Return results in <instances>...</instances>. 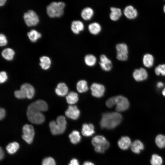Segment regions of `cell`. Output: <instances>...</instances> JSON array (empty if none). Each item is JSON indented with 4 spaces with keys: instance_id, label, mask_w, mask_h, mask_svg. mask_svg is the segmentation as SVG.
Listing matches in <instances>:
<instances>
[{
    "instance_id": "cell-44",
    "label": "cell",
    "mask_w": 165,
    "mask_h": 165,
    "mask_svg": "<svg viewBox=\"0 0 165 165\" xmlns=\"http://www.w3.org/2000/svg\"><path fill=\"white\" fill-rule=\"evenodd\" d=\"M4 156V152L1 147L0 148V159L2 160Z\"/></svg>"
},
{
    "instance_id": "cell-40",
    "label": "cell",
    "mask_w": 165,
    "mask_h": 165,
    "mask_svg": "<svg viewBox=\"0 0 165 165\" xmlns=\"http://www.w3.org/2000/svg\"><path fill=\"white\" fill-rule=\"evenodd\" d=\"M7 40L6 36L3 34L0 35V46H6L7 43Z\"/></svg>"
},
{
    "instance_id": "cell-47",
    "label": "cell",
    "mask_w": 165,
    "mask_h": 165,
    "mask_svg": "<svg viewBox=\"0 0 165 165\" xmlns=\"http://www.w3.org/2000/svg\"><path fill=\"white\" fill-rule=\"evenodd\" d=\"M6 1V0H0V6H3L4 5Z\"/></svg>"
},
{
    "instance_id": "cell-25",
    "label": "cell",
    "mask_w": 165,
    "mask_h": 165,
    "mask_svg": "<svg viewBox=\"0 0 165 165\" xmlns=\"http://www.w3.org/2000/svg\"><path fill=\"white\" fill-rule=\"evenodd\" d=\"M154 58L153 56L150 54H145L143 57V62L144 65L147 68L152 67L154 63Z\"/></svg>"
},
{
    "instance_id": "cell-39",
    "label": "cell",
    "mask_w": 165,
    "mask_h": 165,
    "mask_svg": "<svg viewBox=\"0 0 165 165\" xmlns=\"http://www.w3.org/2000/svg\"><path fill=\"white\" fill-rule=\"evenodd\" d=\"M128 54L121 53L117 52L116 58L119 60L121 61H125L128 58Z\"/></svg>"
},
{
    "instance_id": "cell-24",
    "label": "cell",
    "mask_w": 165,
    "mask_h": 165,
    "mask_svg": "<svg viewBox=\"0 0 165 165\" xmlns=\"http://www.w3.org/2000/svg\"><path fill=\"white\" fill-rule=\"evenodd\" d=\"M15 54L14 51L10 48H6L1 53L2 56L3 58L8 61L12 60Z\"/></svg>"
},
{
    "instance_id": "cell-8",
    "label": "cell",
    "mask_w": 165,
    "mask_h": 165,
    "mask_svg": "<svg viewBox=\"0 0 165 165\" xmlns=\"http://www.w3.org/2000/svg\"><path fill=\"white\" fill-rule=\"evenodd\" d=\"M23 139L28 143L31 144L33 141L35 135V131L32 126L25 124L23 128Z\"/></svg>"
},
{
    "instance_id": "cell-11",
    "label": "cell",
    "mask_w": 165,
    "mask_h": 165,
    "mask_svg": "<svg viewBox=\"0 0 165 165\" xmlns=\"http://www.w3.org/2000/svg\"><path fill=\"white\" fill-rule=\"evenodd\" d=\"M99 64L102 69L106 71H110L112 67L111 61L105 54L100 56Z\"/></svg>"
},
{
    "instance_id": "cell-42",
    "label": "cell",
    "mask_w": 165,
    "mask_h": 165,
    "mask_svg": "<svg viewBox=\"0 0 165 165\" xmlns=\"http://www.w3.org/2000/svg\"><path fill=\"white\" fill-rule=\"evenodd\" d=\"M6 114L5 110L3 108H1L0 109V120L3 119L5 117Z\"/></svg>"
},
{
    "instance_id": "cell-7",
    "label": "cell",
    "mask_w": 165,
    "mask_h": 165,
    "mask_svg": "<svg viewBox=\"0 0 165 165\" xmlns=\"http://www.w3.org/2000/svg\"><path fill=\"white\" fill-rule=\"evenodd\" d=\"M23 18L25 23L28 27L35 26L39 22L38 16L34 11L31 10L25 13Z\"/></svg>"
},
{
    "instance_id": "cell-38",
    "label": "cell",
    "mask_w": 165,
    "mask_h": 165,
    "mask_svg": "<svg viewBox=\"0 0 165 165\" xmlns=\"http://www.w3.org/2000/svg\"><path fill=\"white\" fill-rule=\"evenodd\" d=\"M14 95L16 97L19 99L27 98L24 92L20 89V90L15 91L14 92Z\"/></svg>"
},
{
    "instance_id": "cell-26",
    "label": "cell",
    "mask_w": 165,
    "mask_h": 165,
    "mask_svg": "<svg viewBox=\"0 0 165 165\" xmlns=\"http://www.w3.org/2000/svg\"><path fill=\"white\" fill-rule=\"evenodd\" d=\"M40 61L39 65L42 69L47 70L50 68L51 64V61L49 57L43 56L40 58Z\"/></svg>"
},
{
    "instance_id": "cell-37",
    "label": "cell",
    "mask_w": 165,
    "mask_h": 165,
    "mask_svg": "<svg viewBox=\"0 0 165 165\" xmlns=\"http://www.w3.org/2000/svg\"><path fill=\"white\" fill-rule=\"evenodd\" d=\"M42 165H56V163L53 158L51 157H48L43 159L42 161Z\"/></svg>"
},
{
    "instance_id": "cell-6",
    "label": "cell",
    "mask_w": 165,
    "mask_h": 165,
    "mask_svg": "<svg viewBox=\"0 0 165 165\" xmlns=\"http://www.w3.org/2000/svg\"><path fill=\"white\" fill-rule=\"evenodd\" d=\"M27 115L29 121L34 124H41L43 122L45 119L44 115L38 110L27 109Z\"/></svg>"
},
{
    "instance_id": "cell-21",
    "label": "cell",
    "mask_w": 165,
    "mask_h": 165,
    "mask_svg": "<svg viewBox=\"0 0 165 165\" xmlns=\"http://www.w3.org/2000/svg\"><path fill=\"white\" fill-rule=\"evenodd\" d=\"M132 151L136 154L139 153L144 149V145L143 143L139 140H136L133 142L131 145Z\"/></svg>"
},
{
    "instance_id": "cell-19",
    "label": "cell",
    "mask_w": 165,
    "mask_h": 165,
    "mask_svg": "<svg viewBox=\"0 0 165 165\" xmlns=\"http://www.w3.org/2000/svg\"><path fill=\"white\" fill-rule=\"evenodd\" d=\"M110 9L111 12L109 14V17L110 19L113 21L117 20L122 14L121 9L114 7H112Z\"/></svg>"
},
{
    "instance_id": "cell-27",
    "label": "cell",
    "mask_w": 165,
    "mask_h": 165,
    "mask_svg": "<svg viewBox=\"0 0 165 165\" xmlns=\"http://www.w3.org/2000/svg\"><path fill=\"white\" fill-rule=\"evenodd\" d=\"M27 35L29 40L32 42H35L41 38V34L34 29L31 30L27 33Z\"/></svg>"
},
{
    "instance_id": "cell-23",
    "label": "cell",
    "mask_w": 165,
    "mask_h": 165,
    "mask_svg": "<svg viewBox=\"0 0 165 165\" xmlns=\"http://www.w3.org/2000/svg\"><path fill=\"white\" fill-rule=\"evenodd\" d=\"M88 29L91 34L96 35L100 32L101 28V25L98 23L94 22L89 25Z\"/></svg>"
},
{
    "instance_id": "cell-36",
    "label": "cell",
    "mask_w": 165,
    "mask_h": 165,
    "mask_svg": "<svg viewBox=\"0 0 165 165\" xmlns=\"http://www.w3.org/2000/svg\"><path fill=\"white\" fill-rule=\"evenodd\" d=\"M155 72L157 75L161 74L163 76H165V64H160L155 68Z\"/></svg>"
},
{
    "instance_id": "cell-28",
    "label": "cell",
    "mask_w": 165,
    "mask_h": 165,
    "mask_svg": "<svg viewBox=\"0 0 165 165\" xmlns=\"http://www.w3.org/2000/svg\"><path fill=\"white\" fill-rule=\"evenodd\" d=\"M66 99L67 103L72 105L78 101L79 99L78 95L76 93L72 91L66 96Z\"/></svg>"
},
{
    "instance_id": "cell-49",
    "label": "cell",
    "mask_w": 165,
    "mask_h": 165,
    "mask_svg": "<svg viewBox=\"0 0 165 165\" xmlns=\"http://www.w3.org/2000/svg\"><path fill=\"white\" fill-rule=\"evenodd\" d=\"M163 11H164V13H165V5L164 6L163 8Z\"/></svg>"
},
{
    "instance_id": "cell-20",
    "label": "cell",
    "mask_w": 165,
    "mask_h": 165,
    "mask_svg": "<svg viewBox=\"0 0 165 165\" xmlns=\"http://www.w3.org/2000/svg\"><path fill=\"white\" fill-rule=\"evenodd\" d=\"M68 91V88L64 83H59L55 90L56 94L58 96H64L67 94Z\"/></svg>"
},
{
    "instance_id": "cell-33",
    "label": "cell",
    "mask_w": 165,
    "mask_h": 165,
    "mask_svg": "<svg viewBox=\"0 0 165 165\" xmlns=\"http://www.w3.org/2000/svg\"><path fill=\"white\" fill-rule=\"evenodd\" d=\"M155 142L157 145L160 148L165 147V136L159 134L155 138Z\"/></svg>"
},
{
    "instance_id": "cell-29",
    "label": "cell",
    "mask_w": 165,
    "mask_h": 165,
    "mask_svg": "<svg viewBox=\"0 0 165 165\" xmlns=\"http://www.w3.org/2000/svg\"><path fill=\"white\" fill-rule=\"evenodd\" d=\"M84 60L85 64L89 66H94L97 61L96 57L91 54L86 55L84 57Z\"/></svg>"
},
{
    "instance_id": "cell-34",
    "label": "cell",
    "mask_w": 165,
    "mask_h": 165,
    "mask_svg": "<svg viewBox=\"0 0 165 165\" xmlns=\"http://www.w3.org/2000/svg\"><path fill=\"white\" fill-rule=\"evenodd\" d=\"M117 52L128 54V48L127 45L125 43H122L117 44L116 46Z\"/></svg>"
},
{
    "instance_id": "cell-32",
    "label": "cell",
    "mask_w": 165,
    "mask_h": 165,
    "mask_svg": "<svg viewBox=\"0 0 165 165\" xmlns=\"http://www.w3.org/2000/svg\"><path fill=\"white\" fill-rule=\"evenodd\" d=\"M19 147L18 143L14 142L9 144L6 147V150L9 154H13L16 152Z\"/></svg>"
},
{
    "instance_id": "cell-5",
    "label": "cell",
    "mask_w": 165,
    "mask_h": 165,
    "mask_svg": "<svg viewBox=\"0 0 165 165\" xmlns=\"http://www.w3.org/2000/svg\"><path fill=\"white\" fill-rule=\"evenodd\" d=\"M92 143L95 147V151L101 153L104 152L110 146L108 141L101 135H97L94 137L92 139Z\"/></svg>"
},
{
    "instance_id": "cell-30",
    "label": "cell",
    "mask_w": 165,
    "mask_h": 165,
    "mask_svg": "<svg viewBox=\"0 0 165 165\" xmlns=\"http://www.w3.org/2000/svg\"><path fill=\"white\" fill-rule=\"evenodd\" d=\"M71 142L73 144H76L80 141L81 137L79 132L76 130L73 131L69 136Z\"/></svg>"
},
{
    "instance_id": "cell-41",
    "label": "cell",
    "mask_w": 165,
    "mask_h": 165,
    "mask_svg": "<svg viewBox=\"0 0 165 165\" xmlns=\"http://www.w3.org/2000/svg\"><path fill=\"white\" fill-rule=\"evenodd\" d=\"M7 75L6 72H1L0 73V82L1 83L4 82L7 79Z\"/></svg>"
},
{
    "instance_id": "cell-10",
    "label": "cell",
    "mask_w": 165,
    "mask_h": 165,
    "mask_svg": "<svg viewBox=\"0 0 165 165\" xmlns=\"http://www.w3.org/2000/svg\"><path fill=\"white\" fill-rule=\"evenodd\" d=\"M66 116L73 120L77 119L80 114V112L75 105H69L65 112Z\"/></svg>"
},
{
    "instance_id": "cell-14",
    "label": "cell",
    "mask_w": 165,
    "mask_h": 165,
    "mask_svg": "<svg viewBox=\"0 0 165 165\" xmlns=\"http://www.w3.org/2000/svg\"><path fill=\"white\" fill-rule=\"evenodd\" d=\"M20 89L24 92L27 98L30 99L34 97L35 93V89L30 84L24 83L21 86Z\"/></svg>"
},
{
    "instance_id": "cell-17",
    "label": "cell",
    "mask_w": 165,
    "mask_h": 165,
    "mask_svg": "<svg viewBox=\"0 0 165 165\" xmlns=\"http://www.w3.org/2000/svg\"><path fill=\"white\" fill-rule=\"evenodd\" d=\"M131 142L130 138L127 136L122 137L118 141V144L122 149L126 150L131 146Z\"/></svg>"
},
{
    "instance_id": "cell-16",
    "label": "cell",
    "mask_w": 165,
    "mask_h": 165,
    "mask_svg": "<svg viewBox=\"0 0 165 165\" xmlns=\"http://www.w3.org/2000/svg\"><path fill=\"white\" fill-rule=\"evenodd\" d=\"M84 25L83 22L80 20H73L71 24L72 31L75 34H78L84 29Z\"/></svg>"
},
{
    "instance_id": "cell-13",
    "label": "cell",
    "mask_w": 165,
    "mask_h": 165,
    "mask_svg": "<svg viewBox=\"0 0 165 165\" xmlns=\"http://www.w3.org/2000/svg\"><path fill=\"white\" fill-rule=\"evenodd\" d=\"M28 107L38 110L41 112L45 111L48 109L46 103L42 100H38L30 104Z\"/></svg>"
},
{
    "instance_id": "cell-12",
    "label": "cell",
    "mask_w": 165,
    "mask_h": 165,
    "mask_svg": "<svg viewBox=\"0 0 165 165\" xmlns=\"http://www.w3.org/2000/svg\"><path fill=\"white\" fill-rule=\"evenodd\" d=\"M133 76L136 81H141L146 79L148 75L147 71L144 68H141L134 70Z\"/></svg>"
},
{
    "instance_id": "cell-9",
    "label": "cell",
    "mask_w": 165,
    "mask_h": 165,
    "mask_svg": "<svg viewBox=\"0 0 165 165\" xmlns=\"http://www.w3.org/2000/svg\"><path fill=\"white\" fill-rule=\"evenodd\" d=\"M90 89L92 95L97 97H102L105 90V87L103 85L96 83L92 84Z\"/></svg>"
},
{
    "instance_id": "cell-18",
    "label": "cell",
    "mask_w": 165,
    "mask_h": 165,
    "mask_svg": "<svg viewBox=\"0 0 165 165\" xmlns=\"http://www.w3.org/2000/svg\"><path fill=\"white\" fill-rule=\"evenodd\" d=\"M95 132L94 127L91 124H84L82 125V133L85 136L89 137L92 135Z\"/></svg>"
},
{
    "instance_id": "cell-4",
    "label": "cell",
    "mask_w": 165,
    "mask_h": 165,
    "mask_svg": "<svg viewBox=\"0 0 165 165\" xmlns=\"http://www.w3.org/2000/svg\"><path fill=\"white\" fill-rule=\"evenodd\" d=\"M65 6V3L62 2H52L46 7L47 13L51 18L60 17L64 13Z\"/></svg>"
},
{
    "instance_id": "cell-1",
    "label": "cell",
    "mask_w": 165,
    "mask_h": 165,
    "mask_svg": "<svg viewBox=\"0 0 165 165\" xmlns=\"http://www.w3.org/2000/svg\"><path fill=\"white\" fill-rule=\"evenodd\" d=\"M122 119V115L117 112L104 113L102 115L100 125L102 128L112 129L118 125Z\"/></svg>"
},
{
    "instance_id": "cell-35",
    "label": "cell",
    "mask_w": 165,
    "mask_h": 165,
    "mask_svg": "<svg viewBox=\"0 0 165 165\" xmlns=\"http://www.w3.org/2000/svg\"><path fill=\"white\" fill-rule=\"evenodd\" d=\"M152 165H161L163 160L161 156L156 154H153L150 160Z\"/></svg>"
},
{
    "instance_id": "cell-2",
    "label": "cell",
    "mask_w": 165,
    "mask_h": 165,
    "mask_svg": "<svg viewBox=\"0 0 165 165\" xmlns=\"http://www.w3.org/2000/svg\"><path fill=\"white\" fill-rule=\"evenodd\" d=\"M106 104L109 108H111L114 105H116V109L118 112H122L127 110L130 105L127 99L121 95L109 98L106 101Z\"/></svg>"
},
{
    "instance_id": "cell-31",
    "label": "cell",
    "mask_w": 165,
    "mask_h": 165,
    "mask_svg": "<svg viewBox=\"0 0 165 165\" xmlns=\"http://www.w3.org/2000/svg\"><path fill=\"white\" fill-rule=\"evenodd\" d=\"M78 91L80 93L85 92L88 90L87 82L84 80L79 81L76 85Z\"/></svg>"
},
{
    "instance_id": "cell-48",
    "label": "cell",
    "mask_w": 165,
    "mask_h": 165,
    "mask_svg": "<svg viewBox=\"0 0 165 165\" xmlns=\"http://www.w3.org/2000/svg\"><path fill=\"white\" fill-rule=\"evenodd\" d=\"M162 93L163 95L165 97V88L163 89L162 91Z\"/></svg>"
},
{
    "instance_id": "cell-15",
    "label": "cell",
    "mask_w": 165,
    "mask_h": 165,
    "mask_svg": "<svg viewBox=\"0 0 165 165\" xmlns=\"http://www.w3.org/2000/svg\"><path fill=\"white\" fill-rule=\"evenodd\" d=\"M123 13L127 18L130 19L135 18L138 15L137 10L131 5L127 6L124 9Z\"/></svg>"
},
{
    "instance_id": "cell-22",
    "label": "cell",
    "mask_w": 165,
    "mask_h": 165,
    "mask_svg": "<svg viewBox=\"0 0 165 165\" xmlns=\"http://www.w3.org/2000/svg\"><path fill=\"white\" fill-rule=\"evenodd\" d=\"M94 11L93 9L89 7H87L82 9L81 12L82 18L85 20L90 19L93 16Z\"/></svg>"
},
{
    "instance_id": "cell-46",
    "label": "cell",
    "mask_w": 165,
    "mask_h": 165,
    "mask_svg": "<svg viewBox=\"0 0 165 165\" xmlns=\"http://www.w3.org/2000/svg\"><path fill=\"white\" fill-rule=\"evenodd\" d=\"M83 165H94V164L90 162L86 161L83 164Z\"/></svg>"
},
{
    "instance_id": "cell-45",
    "label": "cell",
    "mask_w": 165,
    "mask_h": 165,
    "mask_svg": "<svg viewBox=\"0 0 165 165\" xmlns=\"http://www.w3.org/2000/svg\"><path fill=\"white\" fill-rule=\"evenodd\" d=\"M157 86L158 88H160L163 86V84L161 82H159L157 83Z\"/></svg>"
},
{
    "instance_id": "cell-3",
    "label": "cell",
    "mask_w": 165,
    "mask_h": 165,
    "mask_svg": "<svg viewBox=\"0 0 165 165\" xmlns=\"http://www.w3.org/2000/svg\"><path fill=\"white\" fill-rule=\"evenodd\" d=\"M67 122L65 117L62 116H58L56 121H52L49 123L51 133L54 135L60 134L64 133L66 127Z\"/></svg>"
},
{
    "instance_id": "cell-43",
    "label": "cell",
    "mask_w": 165,
    "mask_h": 165,
    "mask_svg": "<svg viewBox=\"0 0 165 165\" xmlns=\"http://www.w3.org/2000/svg\"><path fill=\"white\" fill-rule=\"evenodd\" d=\"M68 165H79L78 160L76 159H73L71 160Z\"/></svg>"
}]
</instances>
